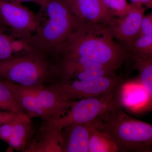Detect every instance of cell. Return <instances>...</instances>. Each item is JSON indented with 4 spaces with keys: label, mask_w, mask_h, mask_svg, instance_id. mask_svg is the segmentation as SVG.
Masks as SVG:
<instances>
[{
    "label": "cell",
    "mask_w": 152,
    "mask_h": 152,
    "mask_svg": "<svg viewBox=\"0 0 152 152\" xmlns=\"http://www.w3.org/2000/svg\"><path fill=\"white\" fill-rule=\"evenodd\" d=\"M68 55L83 58L117 70L130 56L115 40L104 23H84L50 56Z\"/></svg>",
    "instance_id": "obj_1"
},
{
    "label": "cell",
    "mask_w": 152,
    "mask_h": 152,
    "mask_svg": "<svg viewBox=\"0 0 152 152\" xmlns=\"http://www.w3.org/2000/svg\"><path fill=\"white\" fill-rule=\"evenodd\" d=\"M39 6L35 31L26 41L32 50L50 56L86 22L74 15L64 0H43Z\"/></svg>",
    "instance_id": "obj_2"
},
{
    "label": "cell",
    "mask_w": 152,
    "mask_h": 152,
    "mask_svg": "<svg viewBox=\"0 0 152 152\" xmlns=\"http://www.w3.org/2000/svg\"><path fill=\"white\" fill-rule=\"evenodd\" d=\"M122 107L105 112L90 124L108 136L118 152H152V125L128 115Z\"/></svg>",
    "instance_id": "obj_3"
},
{
    "label": "cell",
    "mask_w": 152,
    "mask_h": 152,
    "mask_svg": "<svg viewBox=\"0 0 152 152\" xmlns=\"http://www.w3.org/2000/svg\"><path fill=\"white\" fill-rule=\"evenodd\" d=\"M53 77L52 59L41 52L32 51L0 62V78L22 86L46 85Z\"/></svg>",
    "instance_id": "obj_4"
},
{
    "label": "cell",
    "mask_w": 152,
    "mask_h": 152,
    "mask_svg": "<svg viewBox=\"0 0 152 152\" xmlns=\"http://www.w3.org/2000/svg\"><path fill=\"white\" fill-rule=\"evenodd\" d=\"M10 82L20 107L31 119L40 118L44 121L60 115L73 102L63 99L49 85L26 87Z\"/></svg>",
    "instance_id": "obj_5"
},
{
    "label": "cell",
    "mask_w": 152,
    "mask_h": 152,
    "mask_svg": "<svg viewBox=\"0 0 152 152\" xmlns=\"http://www.w3.org/2000/svg\"><path fill=\"white\" fill-rule=\"evenodd\" d=\"M122 86L113 91L98 96L73 101L64 113L44 122L61 129L72 124L91 122L105 112L122 106L121 96Z\"/></svg>",
    "instance_id": "obj_6"
},
{
    "label": "cell",
    "mask_w": 152,
    "mask_h": 152,
    "mask_svg": "<svg viewBox=\"0 0 152 152\" xmlns=\"http://www.w3.org/2000/svg\"><path fill=\"white\" fill-rule=\"evenodd\" d=\"M126 81L123 75L104 76L87 80H70L49 84L63 99L73 101L98 96L119 88Z\"/></svg>",
    "instance_id": "obj_7"
},
{
    "label": "cell",
    "mask_w": 152,
    "mask_h": 152,
    "mask_svg": "<svg viewBox=\"0 0 152 152\" xmlns=\"http://www.w3.org/2000/svg\"><path fill=\"white\" fill-rule=\"evenodd\" d=\"M0 23L16 37L26 41L35 31L36 14L21 3L0 0Z\"/></svg>",
    "instance_id": "obj_8"
},
{
    "label": "cell",
    "mask_w": 152,
    "mask_h": 152,
    "mask_svg": "<svg viewBox=\"0 0 152 152\" xmlns=\"http://www.w3.org/2000/svg\"><path fill=\"white\" fill-rule=\"evenodd\" d=\"M145 10L143 6L132 4V9L126 15L114 19L108 27L114 39L121 42H129L138 37Z\"/></svg>",
    "instance_id": "obj_9"
},
{
    "label": "cell",
    "mask_w": 152,
    "mask_h": 152,
    "mask_svg": "<svg viewBox=\"0 0 152 152\" xmlns=\"http://www.w3.org/2000/svg\"><path fill=\"white\" fill-rule=\"evenodd\" d=\"M74 15L86 23L109 25L115 17L103 0H64Z\"/></svg>",
    "instance_id": "obj_10"
},
{
    "label": "cell",
    "mask_w": 152,
    "mask_h": 152,
    "mask_svg": "<svg viewBox=\"0 0 152 152\" xmlns=\"http://www.w3.org/2000/svg\"><path fill=\"white\" fill-rule=\"evenodd\" d=\"M61 132V129L43 122L24 152H63Z\"/></svg>",
    "instance_id": "obj_11"
},
{
    "label": "cell",
    "mask_w": 152,
    "mask_h": 152,
    "mask_svg": "<svg viewBox=\"0 0 152 152\" xmlns=\"http://www.w3.org/2000/svg\"><path fill=\"white\" fill-rule=\"evenodd\" d=\"M63 152H88L89 129L88 124H73L61 132Z\"/></svg>",
    "instance_id": "obj_12"
},
{
    "label": "cell",
    "mask_w": 152,
    "mask_h": 152,
    "mask_svg": "<svg viewBox=\"0 0 152 152\" xmlns=\"http://www.w3.org/2000/svg\"><path fill=\"white\" fill-rule=\"evenodd\" d=\"M31 119L25 113L18 115L7 143L10 150L24 152L35 132Z\"/></svg>",
    "instance_id": "obj_13"
},
{
    "label": "cell",
    "mask_w": 152,
    "mask_h": 152,
    "mask_svg": "<svg viewBox=\"0 0 152 152\" xmlns=\"http://www.w3.org/2000/svg\"><path fill=\"white\" fill-rule=\"evenodd\" d=\"M32 51L26 41L16 37L0 23V62Z\"/></svg>",
    "instance_id": "obj_14"
},
{
    "label": "cell",
    "mask_w": 152,
    "mask_h": 152,
    "mask_svg": "<svg viewBox=\"0 0 152 152\" xmlns=\"http://www.w3.org/2000/svg\"><path fill=\"white\" fill-rule=\"evenodd\" d=\"M121 96L122 106L132 109L142 107L152 101L140 83L134 84L125 83L121 88Z\"/></svg>",
    "instance_id": "obj_15"
},
{
    "label": "cell",
    "mask_w": 152,
    "mask_h": 152,
    "mask_svg": "<svg viewBox=\"0 0 152 152\" xmlns=\"http://www.w3.org/2000/svg\"><path fill=\"white\" fill-rule=\"evenodd\" d=\"M89 140L88 152H118V148L108 136L88 123Z\"/></svg>",
    "instance_id": "obj_16"
},
{
    "label": "cell",
    "mask_w": 152,
    "mask_h": 152,
    "mask_svg": "<svg viewBox=\"0 0 152 152\" xmlns=\"http://www.w3.org/2000/svg\"><path fill=\"white\" fill-rule=\"evenodd\" d=\"M134 62V68L138 72L139 83L147 92L150 99L152 96V57L131 56Z\"/></svg>",
    "instance_id": "obj_17"
},
{
    "label": "cell",
    "mask_w": 152,
    "mask_h": 152,
    "mask_svg": "<svg viewBox=\"0 0 152 152\" xmlns=\"http://www.w3.org/2000/svg\"><path fill=\"white\" fill-rule=\"evenodd\" d=\"M0 110L16 114L24 113L17 101L10 82L1 78Z\"/></svg>",
    "instance_id": "obj_18"
},
{
    "label": "cell",
    "mask_w": 152,
    "mask_h": 152,
    "mask_svg": "<svg viewBox=\"0 0 152 152\" xmlns=\"http://www.w3.org/2000/svg\"><path fill=\"white\" fill-rule=\"evenodd\" d=\"M120 45L130 56L152 57V35L140 36L132 42Z\"/></svg>",
    "instance_id": "obj_19"
},
{
    "label": "cell",
    "mask_w": 152,
    "mask_h": 152,
    "mask_svg": "<svg viewBox=\"0 0 152 152\" xmlns=\"http://www.w3.org/2000/svg\"><path fill=\"white\" fill-rule=\"evenodd\" d=\"M104 4L109 10L116 18L125 16L130 11L132 4L126 0H103Z\"/></svg>",
    "instance_id": "obj_20"
},
{
    "label": "cell",
    "mask_w": 152,
    "mask_h": 152,
    "mask_svg": "<svg viewBox=\"0 0 152 152\" xmlns=\"http://www.w3.org/2000/svg\"><path fill=\"white\" fill-rule=\"evenodd\" d=\"M17 116L10 121L0 123V140L6 143L8 141L12 134Z\"/></svg>",
    "instance_id": "obj_21"
},
{
    "label": "cell",
    "mask_w": 152,
    "mask_h": 152,
    "mask_svg": "<svg viewBox=\"0 0 152 152\" xmlns=\"http://www.w3.org/2000/svg\"><path fill=\"white\" fill-rule=\"evenodd\" d=\"M152 35V12L144 15L141 23L139 37Z\"/></svg>",
    "instance_id": "obj_22"
},
{
    "label": "cell",
    "mask_w": 152,
    "mask_h": 152,
    "mask_svg": "<svg viewBox=\"0 0 152 152\" xmlns=\"http://www.w3.org/2000/svg\"><path fill=\"white\" fill-rule=\"evenodd\" d=\"M19 114L0 110V123L10 121L15 118Z\"/></svg>",
    "instance_id": "obj_23"
},
{
    "label": "cell",
    "mask_w": 152,
    "mask_h": 152,
    "mask_svg": "<svg viewBox=\"0 0 152 152\" xmlns=\"http://www.w3.org/2000/svg\"><path fill=\"white\" fill-rule=\"evenodd\" d=\"M132 4L145 6L146 8H152V0H130Z\"/></svg>",
    "instance_id": "obj_24"
},
{
    "label": "cell",
    "mask_w": 152,
    "mask_h": 152,
    "mask_svg": "<svg viewBox=\"0 0 152 152\" xmlns=\"http://www.w3.org/2000/svg\"><path fill=\"white\" fill-rule=\"evenodd\" d=\"M8 1L20 3H22L24 2H31L36 3L37 4L39 5L43 0H8Z\"/></svg>",
    "instance_id": "obj_25"
}]
</instances>
